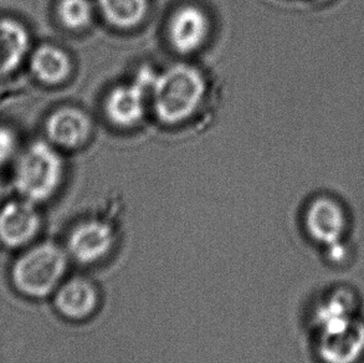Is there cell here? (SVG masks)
Returning <instances> with one entry per match:
<instances>
[{
	"instance_id": "6da1fadb",
	"label": "cell",
	"mask_w": 364,
	"mask_h": 363,
	"mask_svg": "<svg viewBox=\"0 0 364 363\" xmlns=\"http://www.w3.org/2000/svg\"><path fill=\"white\" fill-rule=\"evenodd\" d=\"M70 261L64 246L43 241L25 248L9 269L10 283L25 299L45 301L63 284Z\"/></svg>"
},
{
	"instance_id": "7a4b0ae2",
	"label": "cell",
	"mask_w": 364,
	"mask_h": 363,
	"mask_svg": "<svg viewBox=\"0 0 364 363\" xmlns=\"http://www.w3.org/2000/svg\"><path fill=\"white\" fill-rule=\"evenodd\" d=\"M205 93L207 83L196 66L172 65L158 74L151 93L153 110L162 122L177 125L196 113Z\"/></svg>"
},
{
	"instance_id": "3957f363",
	"label": "cell",
	"mask_w": 364,
	"mask_h": 363,
	"mask_svg": "<svg viewBox=\"0 0 364 363\" xmlns=\"http://www.w3.org/2000/svg\"><path fill=\"white\" fill-rule=\"evenodd\" d=\"M64 178V161L53 144L36 141L15 163L13 184L20 198L41 204L59 191Z\"/></svg>"
},
{
	"instance_id": "277c9868",
	"label": "cell",
	"mask_w": 364,
	"mask_h": 363,
	"mask_svg": "<svg viewBox=\"0 0 364 363\" xmlns=\"http://www.w3.org/2000/svg\"><path fill=\"white\" fill-rule=\"evenodd\" d=\"M119 233L109 221L89 218L76 223L66 236L65 249L70 261L94 268L111 259L119 246Z\"/></svg>"
},
{
	"instance_id": "5b68a950",
	"label": "cell",
	"mask_w": 364,
	"mask_h": 363,
	"mask_svg": "<svg viewBox=\"0 0 364 363\" xmlns=\"http://www.w3.org/2000/svg\"><path fill=\"white\" fill-rule=\"evenodd\" d=\"M53 307L61 319L84 324L94 319L104 306V295L97 281L90 276L68 278L53 295Z\"/></svg>"
},
{
	"instance_id": "8992f818",
	"label": "cell",
	"mask_w": 364,
	"mask_h": 363,
	"mask_svg": "<svg viewBox=\"0 0 364 363\" xmlns=\"http://www.w3.org/2000/svg\"><path fill=\"white\" fill-rule=\"evenodd\" d=\"M43 218L38 206L24 198L0 206V246L5 251H21L38 239Z\"/></svg>"
},
{
	"instance_id": "52a82bcc",
	"label": "cell",
	"mask_w": 364,
	"mask_h": 363,
	"mask_svg": "<svg viewBox=\"0 0 364 363\" xmlns=\"http://www.w3.org/2000/svg\"><path fill=\"white\" fill-rule=\"evenodd\" d=\"M317 354L322 363H360L364 359V320L317 331Z\"/></svg>"
},
{
	"instance_id": "ba28073f",
	"label": "cell",
	"mask_w": 364,
	"mask_h": 363,
	"mask_svg": "<svg viewBox=\"0 0 364 363\" xmlns=\"http://www.w3.org/2000/svg\"><path fill=\"white\" fill-rule=\"evenodd\" d=\"M348 216L345 208L330 196H318L311 201L304 214V229L312 243L323 249L346 241Z\"/></svg>"
},
{
	"instance_id": "9c48e42d",
	"label": "cell",
	"mask_w": 364,
	"mask_h": 363,
	"mask_svg": "<svg viewBox=\"0 0 364 363\" xmlns=\"http://www.w3.org/2000/svg\"><path fill=\"white\" fill-rule=\"evenodd\" d=\"M210 25L204 10L196 5H183L169 21V41L179 54H192L200 49L209 35Z\"/></svg>"
},
{
	"instance_id": "30bf717a",
	"label": "cell",
	"mask_w": 364,
	"mask_h": 363,
	"mask_svg": "<svg viewBox=\"0 0 364 363\" xmlns=\"http://www.w3.org/2000/svg\"><path fill=\"white\" fill-rule=\"evenodd\" d=\"M45 131L55 146L74 149L89 140L92 123L80 108L61 107L46 120Z\"/></svg>"
},
{
	"instance_id": "8fae6325",
	"label": "cell",
	"mask_w": 364,
	"mask_h": 363,
	"mask_svg": "<svg viewBox=\"0 0 364 363\" xmlns=\"http://www.w3.org/2000/svg\"><path fill=\"white\" fill-rule=\"evenodd\" d=\"M147 90L133 80L132 83L114 88L105 102L109 121L119 127L129 128L141 122L146 112Z\"/></svg>"
},
{
	"instance_id": "7c38bea8",
	"label": "cell",
	"mask_w": 364,
	"mask_h": 363,
	"mask_svg": "<svg viewBox=\"0 0 364 363\" xmlns=\"http://www.w3.org/2000/svg\"><path fill=\"white\" fill-rule=\"evenodd\" d=\"M360 298L348 286L332 288L321 298L312 310L316 331L343 324L358 316Z\"/></svg>"
},
{
	"instance_id": "4fadbf2b",
	"label": "cell",
	"mask_w": 364,
	"mask_h": 363,
	"mask_svg": "<svg viewBox=\"0 0 364 363\" xmlns=\"http://www.w3.org/2000/svg\"><path fill=\"white\" fill-rule=\"evenodd\" d=\"M30 51V35L24 25L11 18L0 19V78L23 64Z\"/></svg>"
},
{
	"instance_id": "5bb4252c",
	"label": "cell",
	"mask_w": 364,
	"mask_h": 363,
	"mask_svg": "<svg viewBox=\"0 0 364 363\" xmlns=\"http://www.w3.org/2000/svg\"><path fill=\"white\" fill-rule=\"evenodd\" d=\"M30 66L36 79L46 85H59L69 78L73 63L66 51L54 45H41L31 54Z\"/></svg>"
},
{
	"instance_id": "9a60e30c",
	"label": "cell",
	"mask_w": 364,
	"mask_h": 363,
	"mask_svg": "<svg viewBox=\"0 0 364 363\" xmlns=\"http://www.w3.org/2000/svg\"><path fill=\"white\" fill-rule=\"evenodd\" d=\"M100 10L109 24L119 29H132L148 13V0H99Z\"/></svg>"
},
{
	"instance_id": "2e32d148",
	"label": "cell",
	"mask_w": 364,
	"mask_h": 363,
	"mask_svg": "<svg viewBox=\"0 0 364 363\" xmlns=\"http://www.w3.org/2000/svg\"><path fill=\"white\" fill-rule=\"evenodd\" d=\"M94 9L90 0H60L58 16L60 23L70 30H82L92 21Z\"/></svg>"
},
{
	"instance_id": "e0dca14e",
	"label": "cell",
	"mask_w": 364,
	"mask_h": 363,
	"mask_svg": "<svg viewBox=\"0 0 364 363\" xmlns=\"http://www.w3.org/2000/svg\"><path fill=\"white\" fill-rule=\"evenodd\" d=\"M18 148V138L14 131L6 126H0V167L10 162Z\"/></svg>"
},
{
	"instance_id": "ac0fdd59",
	"label": "cell",
	"mask_w": 364,
	"mask_h": 363,
	"mask_svg": "<svg viewBox=\"0 0 364 363\" xmlns=\"http://www.w3.org/2000/svg\"><path fill=\"white\" fill-rule=\"evenodd\" d=\"M350 248L346 241H338L325 248L326 261L335 266L347 264L350 259Z\"/></svg>"
}]
</instances>
